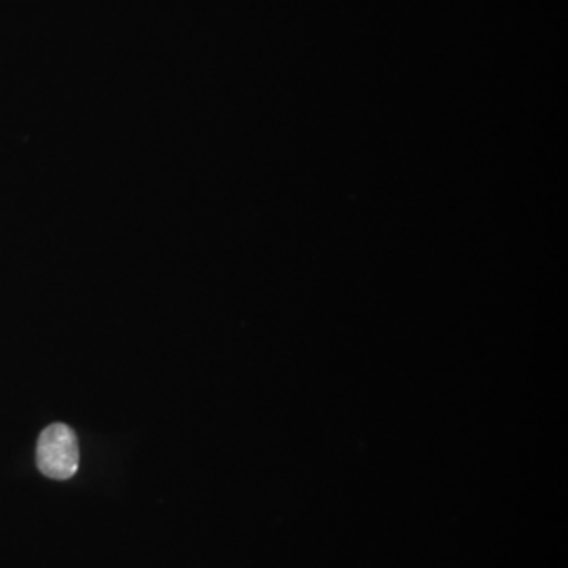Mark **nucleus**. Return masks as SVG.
<instances>
[{"label":"nucleus","mask_w":568,"mask_h":568,"mask_svg":"<svg viewBox=\"0 0 568 568\" xmlns=\"http://www.w3.org/2000/svg\"><path fill=\"white\" fill-rule=\"evenodd\" d=\"M81 448L74 429L65 424L44 427L37 445V466L51 480H70L79 471Z\"/></svg>","instance_id":"nucleus-1"}]
</instances>
